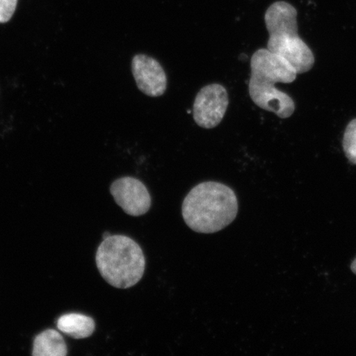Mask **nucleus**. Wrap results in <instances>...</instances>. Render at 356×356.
Wrapping results in <instances>:
<instances>
[{
  "label": "nucleus",
  "mask_w": 356,
  "mask_h": 356,
  "mask_svg": "<svg viewBox=\"0 0 356 356\" xmlns=\"http://www.w3.org/2000/svg\"><path fill=\"white\" fill-rule=\"evenodd\" d=\"M297 71L284 58L259 49L251 58L249 95L260 108L273 113L280 118L291 117L295 102L286 92L275 87L278 83H291L296 79Z\"/></svg>",
  "instance_id": "nucleus-1"
},
{
  "label": "nucleus",
  "mask_w": 356,
  "mask_h": 356,
  "mask_svg": "<svg viewBox=\"0 0 356 356\" xmlns=\"http://www.w3.org/2000/svg\"><path fill=\"white\" fill-rule=\"evenodd\" d=\"M238 203L229 186L204 181L191 190L182 203V216L191 229L199 234L219 232L238 215Z\"/></svg>",
  "instance_id": "nucleus-2"
},
{
  "label": "nucleus",
  "mask_w": 356,
  "mask_h": 356,
  "mask_svg": "<svg viewBox=\"0 0 356 356\" xmlns=\"http://www.w3.org/2000/svg\"><path fill=\"white\" fill-rule=\"evenodd\" d=\"M297 10L291 3L277 1L265 13V24L269 33L267 49L284 58L298 74L308 72L314 65L313 51L298 34Z\"/></svg>",
  "instance_id": "nucleus-3"
},
{
  "label": "nucleus",
  "mask_w": 356,
  "mask_h": 356,
  "mask_svg": "<svg viewBox=\"0 0 356 356\" xmlns=\"http://www.w3.org/2000/svg\"><path fill=\"white\" fill-rule=\"evenodd\" d=\"M96 265L111 286L129 289L143 277L145 257L135 240L124 235H110L97 248Z\"/></svg>",
  "instance_id": "nucleus-4"
},
{
  "label": "nucleus",
  "mask_w": 356,
  "mask_h": 356,
  "mask_svg": "<svg viewBox=\"0 0 356 356\" xmlns=\"http://www.w3.org/2000/svg\"><path fill=\"white\" fill-rule=\"evenodd\" d=\"M229 95L224 86L218 83L204 86L195 97L193 118L200 127L215 128L226 113L229 106Z\"/></svg>",
  "instance_id": "nucleus-5"
},
{
  "label": "nucleus",
  "mask_w": 356,
  "mask_h": 356,
  "mask_svg": "<svg viewBox=\"0 0 356 356\" xmlns=\"http://www.w3.org/2000/svg\"><path fill=\"white\" fill-rule=\"evenodd\" d=\"M110 191L115 202L129 216H141L149 211L152 203L150 194L143 182L137 178H119L111 185Z\"/></svg>",
  "instance_id": "nucleus-6"
},
{
  "label": "nucleus",
  "mask_w": 356,
  "mask_h": 356,
  "mask_svg": "<svg viewBox=\"0 0 356 356\" xmlns=\"http://www.w3.org/2000/svg\"><path fill=\"white\" fill-rule=\"evenodd\" d=\"M131 70L136 86L145 95L162 96L167 89V75L158 60L143 54L133 57Z\"/></svg>",
  "instance_id": "nucleus-7"
},
{
  "label": "nucleus",
  "mask_w": 356,
  "mask_h": 356,
  "mask_svg": "<svg viewBox=\"0 0 356 356\" xmlns=\"http://www.w3.org/2000/svg\"><path fill=\"white\" fill-rule=\"evenodd\" d=\"M57 327L74 339H86L95 331V322L91 317L81 314H67L58 319Z\"/></svg>",
  "instance_id": "nucleus-8"
},
{
  "label": "nucleus",
  "mask_w": 356,
  "mask_h": 356,
  "mask_svg": "<svg viewBox=\"0 0 356 356\" xmlns=\"http://www.w3.org/2000/svg\"><path fill=\"white\" fill-rule=\"evenodd\" d=\"M33 356H65L68 348L63 337L54 329L38 334L33 341Z\"/></svg>",
  "instance_id": "nucleus-9"
},
{
  "label": "nucleus",
  "mask_w": 356,
  "mask_h": 356,
  "mask_svg": "<svg viewBox=\"0 0 356 356\" xmlns=\"http://www.w3.org/2000/svg\"><path fill=\"white\" fill-rule=\"evenodd\" d=\"M342 145L347 159L356 165V118L347 126Z\"/></svg>",
  "instance_id": "nucleus-10"
},
{
  "label": "nucleus",
  "mask_w": 356,
  "mask_h": 356,
  "mask_svg": "<svg viewBox=\"0 0 356 356\" xmlns=\"http://www.w3.org/2000/svg\"><path fill=\"white\" fill-rule=\"evenodd\" d=\"M17 0H0V24L10 21L15 13Z\"/></svg>",
  "instance_id": "nucleus-11"
},
{
  "label": "nucleus",
  "mask_w": 356,
  "mask_h": 356,
  "mask_svg": "<svg viewBox=\"0 0 356 356\" xmlns=\"http://www.w3.org/2000/svg\"><path fill=\"white\" fill-rule=\"evenodd\" d=\"M351 270H353V273L356 275V258L351 264Z\"/></svg>",
  "instance_id": "nucleus-12"
},
{
  "label": "nucleus",
  "mask_w": 356,
  "mask_h": 356,
  "mask_svg": "<svg viewBox=\"0 0 356 356\" xmlns=\"http://www.w3.org/2000/svg\"><path fill=\"white\" fill-rule=\"evenodd\" d=\"M109 236H110V234L108 233V232H106V233L104 234V236H102V237H104V239L106 238L109 237Z\"/></svg>",
  "instance_id": "nucleus-13"
}]
</instances>
